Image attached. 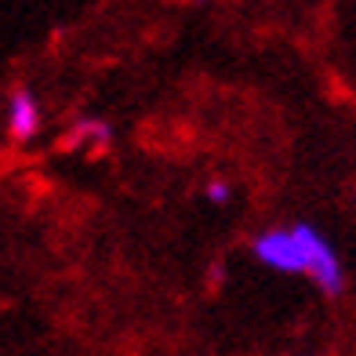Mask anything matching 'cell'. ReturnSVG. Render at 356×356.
Returning a JSON list of instances; mask_svg holds the SVG:
<instances>
[{
    "label": "cell",
    "instance_id": "6da1fadb",
    "mask_svg": "<svg viewBox=\"0 0 356 356\" xmlns=\"http://www.w3.org/2000/svg\"><path fill=\"white\" fill-rule=\"evenodd\" d=\"M254 258L277 273H305L323 295H342L346 273L338 262V251L323 240V233L309 222L287 225V229H266L251 244Z\"/></svg>",
    "mask_w": 356,
    "mask_h": 356
},
{
    "label": "cell",
    "instance_id": "3957f363",
    "mask_svg": "<svg viewBox=\"0 0 356 356\" xmlns=\"http://www.w3.org/2000/svg\"><path fill=\"white\" fill-rule=\"evenodd\" d=\"M84 135H88V138H95V145H106V142H109V127H106L102 120H80L70 142H80Z\"/></svg>",
    "mask_w": 356,
    "mask_h": 356
},
{
    "label": "cell",
    "instance_id": "7a4b0ae2",
    "mask_svg": "<svg viewBox=\"0 0 356 356\" xmlns=\"http://www.w3.org/2000/svg\"><path fill=\"white\" fill-rule=\"evenodd\" d=\"M37 127H40V106H37V99L26 88H15L8 95V131H11V138L26 142V138L37 135Z\"/></svg>",
    "mask_w": 356,
    "mask_h": 356
},
{
    "label": "cell",
    "instance_id": "277c9868",
    "mask_svg": "<svg viewBox=\"0 0 356 356\" xmlns=\"http://www.w3.org/2000/svg\"><path fill=\"white\" fill-rule=\"evenodd\" d=\"M204 197L215 200V204H225V200L233 197V189H229V182H225V178H211V182L204 186Z\"/></svg>",
    "mask_w": 356,
    "mask_h": 356
}]
</instances>
